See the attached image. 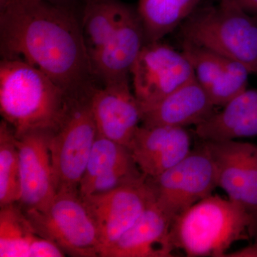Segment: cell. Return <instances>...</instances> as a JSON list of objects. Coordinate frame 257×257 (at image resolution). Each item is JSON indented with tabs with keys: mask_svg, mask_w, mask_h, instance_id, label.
<instances>
[{
	"mask_svg": "<svg viewBox=\"0 0 257 257\" xmlns=\"http://www.w3.org/2000/svg\"><path fill=\"white\" fill-rule=\"evenodd\" d=\"M203 0H139L147 43L160 41L198 9Z\"/></svg>",
	"mask_w": 257,
	"mask_h": 257,
	"instance_id": "cell-19",
	"label": "cell"
},
{
	"mask_svg": "<svg viewBox=\"0 0 257 257\" xmlns=\"http://www.w3.org/2000/svg\"><path fill=\"white\" fill-rule=\"evenodd\" d=\"M36 232L18 203L0 209V257H30Z\"/></svg>",
	"mask_w": 257,
	"mask_h": 257,
	"instance_id": "cell-21",
	"label": "cell"
},
{
	"mask_svg": "<svg viewBox=\"0 0 257 257\" xmlns=\"http://www.w3.org/2000/svg\"><path fill=\"white\" fill-rule=\"evenodd\" d=\"M142 108V125L184 127L200 124L215 112L216 106L196 78L153 105Z\"/></svg>",
	"mask_w": 257,
	"mask_h": 257,
	"instance_id": "cell-17",
	"label": "cell"
},
{
	"mask_svg": "<svg viewBox=\"0 0 257 257\" xmlns=\"http://www.w3.org/2000/svg\"><path fill=\"white\" fill-rule=\"evenodd\" d=\"M92 90L70 95L62 122L57 130L50 134L49 149L57 192H79V184L98 135L91 107Z\"/></svg>",
	"mask_w": 257,
	"mask_h": 257,
	"instance_id": "cell-5",
	"label": "cell"
},
{
	"mask_svg": "<svg viewBox=\"0 0 257 257\" xmlns=\"http://www.w3.org/2000/svg\"><path fill=\"white\" fill-rule=\"evenodd\" d=\"M91 107L99 136L128 147L142 123V108L130 77L93 87Z\"/></svg>",
	"mask_w": 257,
	"mask_h": 257,
	"instance_id": "cell-11",
	"label": "cell"
},
{
	"mask_svg": "<svg viewBox=\"0 0 257 257\" xmlns=\"http://www.w3.org/2000/svg\"><path fill=\"white\" fill-rule=\"evenodd\" d=\"M130 5L121 0L84 1L80 21L89 59L109 40Z\"/></svg>",
	"mask_w": 257,
	"mask_h": 257,
	"instance_id": "cell-20",
	"label": "cell"
},
{
	"mask_svg": "<svg viewBox=\"0 0 257 257\" xmlns=\"http://www.w3.org/2000/svg\"><path fill=\"white\" fill-rule=\"evenodd\" d=\"M172 220L154 202L101 257H171L175 248L171 239Z\"/></svg>",
	"mask_w": 257,
	"mask_h": 257,
	"instance_id": "cell-16",
	"label": "cell"
},
{
	"mask_svg": "<svg viewBox=\"0 0 257 257\" xmlns=\"http://www.w3.org/2000/svg\"><path fill=\"white\" fill-rule=\"evenodd\" d=\"M53 4L60 5V6L65 7V8H71L78 10L81 12L83 4L85 0H47Z\"/></svg>",
	"mask_w": 257,
	"mask_h": 257,
	"instance_id": "cell-28",
	"label": "cell"
},
{
	"mask_svg": "<svg viewBox=\"0 0 257 257\" xmlns=\"http://www.w3.org/2000/svg\"><path fill=\"white\" fill-rule=\"evenodd\" d=\"M257 226V217L238 203L211 195L172 220L171 239L175 250L187 256L224 257L236 241L246 240Z\"/></svg>",
	"mask_w": 257,
	"mask_h": 257,
	"instance_id": "cell-3",
	"label": "cell"
},
{
	"mask_svg": "<svg viewBox=\"0 0 257 257\" xmlns=\"http://www.w3.org/2000/svg\"><path fill=\"white\" fill-rule=\"evenodd\" d=\"M194 127L202 141L257 137V89H246Z\"/></svg>",
	"mask_w": 257,
	"mask_h": 257,
	"instance_id": "cell-18",
	"label": "cell"
},
{
	"mask_svg": "<svg viewBox=\"0 0 257 257\" xmlns=\"http://www.w3.org/2000/svg\"><path fill=\"white\" fill-rule=\"evenodd\" d=\"M135 161L118 166L114 169L99 175L84 187L79 189L81 197L94 195L109 192L145 178Z\"/></svg>",
	"mask_w": 257,
	"mask_h": 257,
	"instance_id": "cell-24",
	"label": "cell"
},
{
	"mask_svg": "<svg viewBox=\"0 0 257 257\" xmlns=\"http://www.w3.org/2000/svg\"><path fill=\"white\" fill-rule=\"evenodd\" d=\"M204 142L215 164L218 187L257 217V145L236 140Z\"/></svg>",
	"mask_w": 257,
	"mask_h": 257,
	"instance_id": "cell-10",
	"label": "cell"
},
{
	"mask_svg": "<svg viewBox=\"0 0 257 257\" xmlns=\"http://www.w3.org/2000/svg\"><path fill=\"white\" fill-rule=\"evenodd\" d=\"M65 255L58 245L39 235L30 244V257H63Z\"/></svg>",
	"mask_w": 257,
	"mask_h": 257,
	"instance_id": "cell-25",
	"label": "cell"
},
{
	"mask_svg": "<svg viewBox=\"0 0 257 257\" xmlns=\"http://www.w3.org/2000/svg\"><path fill=\"white\" fill-rule=\"evenodd\" d=\"M251 14H257V0H229Z\"/></svg>",
	"mask_w": 257,
	"mask_h": 257,
	"instance_id": "cell-27",
	"label": "cell"
},
{
	"mask_svg": "<svg viewBox=\"0 0 257 257\" xmlns=\"http://www.w3.org/2000/svg\"><path fill=\"white\" fill-rule=\"evenodd\" d=\"M224 257H257V243L248 245L231 252H227Z\"/></svg>",
	"mask_w": 257,
	"mask_h": 257,
	"instance_id": "cell-26",
	"label": "cell"
},
{
	"mask_svg": "<svg viewBox=\"0 0 257 257\" xmlns=\"http://www.w3.org/2000/svg\"><path fill=\"white\" fill-rule=\"evenodd\" d=\"M50 133L32 132L16 138L21 186L18 204L23 210H45L57 194L49 149Z\"/></svg>",
	"mask_w": 257,
	"mask_h": 257,
	"instance_id": "cell-12",
	"label": "cell"
},
{
	"mask_svg": "<svg viewBox=\"0 0 257 257\" xmlns=\"http://www.w3.org/2000/svg\"><path fill=\"white\" fill-rule=\"evenodd\" d=\"M184 41L242 64L257 74V20L229 0L197 10L181 25Z\"/></svg>",
	"mask_w": 257,
	"mask_h": 257,
	"instance_id": "cell-4",
	"label": "cell"
},
{
	"mask_svg": "<svg viewBox=\"0 0 257 257\" xmlns=\"http://www.w3.org/2000/svg\"><path fill=\"white\" fill-rule=\"evenodd\" d=\"M78 10L47 0H0L2 59H20L45 72L69 95L97 84Z\"/></svg>",
	"mask_w": 257,
	"mask_h": 257,
	"instance_id": "cell-1",
	"label": "cell"
},
{
	"mask_svg": "<svg viewBox=\"0 0 257 257\" xmlns=\"http://www.w3.org/2000/svg\"><path fill=\"white\" fill-rule=\"evenodd\" d=\"M82 198L97 230L100 256L155 201L147 177L108 192Z\"/></svg>",
	"mask_w": 257,
	"mask_h": 257,
	"instance_id": "cell-9",
	"label": "cell"
},
{
	"mask_svg": "<svg viewBox=\"0 0 257 257\" xmlns=\"http://www.w3.org/2000/svg\"><path fill=\"white\" fill-rule=\"evenodd\" d=\"M69 94L45 72L20 59L0 62V113L16 138L53 133L67 111Z\"/></svg>",
	"mask_w": 257,
	"mask_h": 257,
	"instance_id": "cell-2",
	"label": "cell"
},
{
	"mask_svg": "<svg viewBox=\"0 0 257 257\" xmlns=\"http://www.w3.org/2000/svg\"><path fill=\"white\" fill-rule=\"evenodd\" d=\"M147 179L157 205L172 220L218 187L215 164L204 141L172 168Z\"/></svg>",
	"mask_w": 257,
	"mask_h": 257,
	"instance_id": "cell-7",
	"label": "cell"
},
{
	"mask_svg": "<svg viewBox=\"0 0 257 257\" xmlns=\"http://www.w3.org/2000/svg\"><path fill=\"white\" fill-rule=\"evenodd\" d=\"M128 149L143 175L154 178L189 155L192 140L184 127L141 124Z\"/></svg>",
	"mask_w": 257,
	"mask_h": 257,
	"instance_id": "cell-14",
	"label": "cell"
},
{
	"mask_svg": "<svg viewBox=\"0 0 257 257\" xmlns=\"http://www.w3.org/2000/svg\"><path fill=\"white\" fill-rule=\"evenodd\" d=\"M130 77L141 107L156 104L195 78L192 64L183 52L162 40L145 44L132 67Z\"/></svg>",
	"mask_w": 257,
	"mask_h": 257,
	"instance_id": "cell-8",
	"label": "cell"
},
{
	"mask_svg": "<svg viewBox=\"0 0 257 257\" xmlns=\"http://www.w3.org/2000/svg\"><path fill=\"white\" fill-rule=\"evenodd\" d=\"M128 147L104 137H96L79 189L118 166L133 162Z\"/></svg>",
	"mask_w": 257,
	"mask_h": 257,
	"instance_id": "cell-23",
	"label": "cell"
},
{
	"mask_svg": "<svg viewBox=\"0 0 257 257\" xmlns=\"http://www.w3.org/2000/svg\"><path fill=\"white\" fill-rule=\"evenodd\" d=\"M182 52L216 107H222L247 89L251 73L242 64L187 41L183 42Z\"/></svg>",
	"mask_w": 257,
	"mask_h": 257,
	"instance_id": "cell-15",
	"label": "cell"
},
{
	"mask_svg": "<svg viewBox=\"0 0 257 257\" xmlns=\"http://www.w3.org/2000/svg\"><path fill=\"white\" fill-rule=\"evenodd\" d=\"M146 43L137 7L130 5L109 40L91 57L96 83L102 85L130 77L132 67Z\"/></svg>",
	"mask_w": 257,
	"mask_h": 257,
	"instance_id": "cell-13",
	"label": "cell"
},
{
	"mask_svg": "<svg viewBox=\"0 0 257 257\" xmlns=\"http://www.w3.org/2000/svg\"><path fill=\"white\" fill-rule=\"evenodd\" d=\"M21 194L20 156L14 131L0 122V207L18 203Z\"/></svg>",
	"mask_w": 257,
	"mask_h": 257,
	"instance_id": "cell-22",
	"label": "cell"
},
{
	"mask_svg": "<svg viewBox=\"0 0 257 257\" xmlns=\"http://www.w3.org/2000/svg\"><path fill=\"white\" fill-rule=\"evenodd\" d=\"M39 236L53 241L65 254L100 256L99 235L79 192L60 190L45 210H23Z\"/></svg>",
	"mask_w": 257,
	"mask_h": 257,
	"instance_id": "cell-6",
	"label": "cell"
}]
</instances>
